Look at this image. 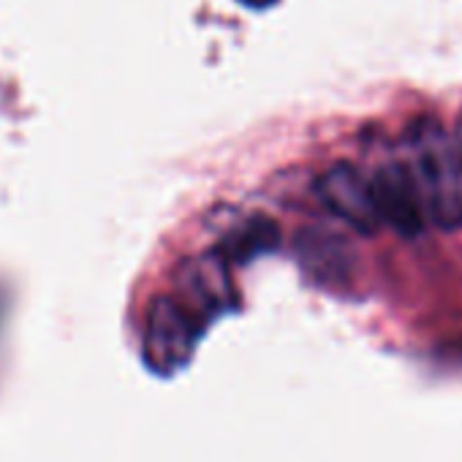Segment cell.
Returning <instances> with one entry per match:
<instances>
[{"mask_svg": "<svg viewBox=\"0 0 462 462\" xmlns=\"http://www.w3.org/2000/svg\"><path fill=\"white\" fill-rule=\"evenodd\" d=\"M375 204L381 209L383 223H389L402 237H413L424 228V207L416 188V180L411 174L408 161H389L381 163L370 177Z\"/></svg>", "mask_w": 462, "mask_h": 462, "instance_id": "cell-3", "label": "cell"}, {"mask_svg": "<svg viewBox=\"0 0 462 462\" xmlns=\"http://www.w3.org/2000/svg\"><path fill=\"white\" fill-rule=\"evenodd\" d=\"M319 199L324 207L346 220L359 235H375L383 226L381 209L375 204V193L370 185V177H365L356 166L351 163H335L329 166L319 182H316Z\"/></svg>", "mask_w": 462, "mask_h": 462, "instance_id": "cell-2", "label": "cell"}, {"mask_svg": "<svg viewBox=\"0 0 462 462\" xmlns=\"http://www.w3.org/2000/svg\"><path fill=\"white\" fill-rule=\"evenodd\" d=\"M243 6H248V9H270V6H275L278 0H240Z\"/></svg>", "mask_w": 462, "mask_h": 462, "instance_id": "cell-6", "label": "cell"}, {"mask_svg": "<svg viewBox=\"0 0 462 462\" xmlns=\"http://www.w3.org/2000/svg\"><path fill=\"white\" fill-rule=\"evenodd\" d=\"M408 166L416 180L424 215L451 231L462 226V174L451 134L432 117H421L408 134Z\"/></svg>", "mask_w": 462, "mask_h": 462, "instance_id": "cell-1", "label": "cell"}, {"mask_svg": "<svg viewBox=\"0 0 462 462\" xmlns=\"http://www.w3.org/2000/svg\"><path fill=\"white\" fill-rule=\"evenodd\" d=\"M451 139H454V150H457V161H459V174H462V120L457 123Z\"/></svg>", "mask_w": 462, "mask_h": 462, "instance_id": "cell-5", "label": "cell"}, {"mask_svg": "<svg viewBox=\"0 0 462 462\" xmlns=\"http://www.w3.org/2000/svg\"><path fill=\"white\" fill-rule=\"evenodd\" d=\"M196 327L190 316L174 300H158L150 310L147 327V351L152 362L177 365L193 348Z\"/></svg>", "mask_w": 462, "mask_h": 462, "instance_id": "cell-4", "label": "cell"}]
</instances>
